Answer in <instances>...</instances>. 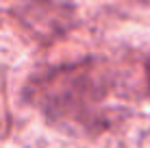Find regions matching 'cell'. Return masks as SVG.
Returning <instances> with one entry per match:
<instances>
[{
    "label": "cell",
    "mask_w": 150,
    "mask_h": 148,
    "mask_svg": "<svg viewBox=\"0 0 150 148\" xmlns=\"http://www.w3.org/2000/svg\"><path fill=\"white\" fill-rule=\"evenodd\" d=\"M115 74L102 57H81L35 68L20 87V103L48 126L72 137H96L113 126L109 100Z\"/></svg>",
    "instance_id": "6da1fadb"
},
{
    "label": "cell",
    "mask_w": 150,
    "mask_h": 148,
    "mask_svg": "<svg viewBox=\"0 0 150 148\" xmlns=\"http://www.w3.org/2000/svg\"><path fill=\"white\" fill-rule=\"evenodd\" d=\"M144 79H146V87H148V94H150V52L144 59Z\"/></svg>",
    "instance_id": "7a4b0ae2"
}]
</instances>
